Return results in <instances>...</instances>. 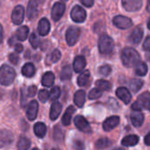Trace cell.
<instances>
[{
	"mask_svg": "<svg viewBox=\"0 0 150 150\" xmlns=\"http://www.w3.org/2000/svg\"><path fill=\"white\" fill-rule=\"evenodd\" d=\"M140 60L139 53L133 47H125L121 52V61L127 68L134 67Z\"/></svg>",
	"mask_w": 150,
	"mask_h": 150,
	"instance_id": "cell-1",
	"label": "cell"
},
{
	"mask_svg": "<svg viewBox=\"0 0 150 150\" xmlns=\"http://www.w3.org/2000/svg\"><path fill=\"white\" fill-rule=\"evenodd\" d=\"M16 76L15 70L9 65L4 64L0 68V83L4 86L11 85Z\"/></svg>",
	"mask_w": 150,
	"mask_h": 150,
	"instance_id": "cell-2",
	"label": "cell"
},
{
	"mask_svg": "<svg viewBox=\"0 0 150 150\" xmlns=\"http://www.w3.org/2000/svg\"><path fill=\"white\" fill-rule=\"evenodd\" d=\"M114 47L113 40L107 34H102L98 40V49L101 54H108L112 52Z\"/></svg>",
	"mask_w": 150,
	"mask_h": 150,
	"instance_id": "cell-3",
	"label": "cell"
},
{
	"mask_svg": "<svg viewBox=\"0 0 150 150\" xmlns=\"http://www.w3.org/2000/svg\"><path fill=\"white\" fill-rule=\"evenodd\" d=\"M144 108L150 112V93L149 91L140 95L138 99L132 105L134 111H142Z\"/></svg>",
	"mask_w": 150,
	"mask_h": 150,
	"instance_id": "cell-4",
	"label": "cell"
},
{
	"mask_svg": "<svg viewBox=\"0 0 150 150\" xmlns=\"http://www.w3.org/2000/svg\"><path fill=\"white\" fill-rule=\"evenodd\" d=\"M81 30L76 26H70L66 32V40L69 46H74L80 36Z\"/></svg>",
	"mask_w": 150,
	"mask_h": 150,
	"instance_id": "cell-5",
	"label": "cell"
},
{
	"mask_svg": "<svg viewBox=\"0 0 150 150\" xmlns=\"http://www.w3.org/2000/svg\"><path fill=\"white\" fill-rule=\"evenodd\" d=\"M112 22H113V25L120 29H128L132 27L133 25L132 19L122 15H118L114 17Z\"/></svg>",
	"mask_w": 150,
	"mask_h": 150,
	"instance_id": "cell-6",
	"label": "cell"
},
{
	"mask_svg": "<svg viewBox=\"0 0 150 150\" xmlns=\"http://www.w3.org/2000/svg\"><path fill=\"white\" fill-rule=\"evenodd\" d=\"M14 140L13 133L8 129L0 130V148H5L10 146Z\"/></svg>",
	"mask_w": 150,
	"mask_h": 150,
	"instance_id": "cell-7",
	"label": "cell"
},
{
	"mask_svg": "<svg viewBox=\"0 0 150 150\" xmlns=\"http://www.w3.org/2000/svg\"><path fill=\"white\" fill-rule=\"evenodd\" d=\"M70 17H71L73 21H75L76 23H82L86 18V11L81 6L76 5L71 10Z\"/></svg>",
	"mask_w": 150,
	"mask_h": 150,
	"instance_id": "cell-8",
	"label": "cell"
},
{
	"mask_svg": "<svg viewBox=\"0 0 150 150\" xmlns=\"http://www.w3.org/2000/svg\"><path fill=\"white\" fill-rule=\"evenodd\" d=\"M74 123L76 125V127L82 132L83 133H91V127L89 124V122L87 121V120L81 116V115H77L75 119H74Z\"/></svg>",
	"mask_w": 150,
	"mask_h": 150,
	"instance_id": "cell-9",
	"label": "cell"
},
{
	"mask_svg": "<svg viewBox=\"0 0 150 150\" xmlns=\"http://www.w3.org/2000/svg\"><path fill=\"white\" fill-rule=\"evenodd\" d=\"M122 6L127 11H137L142 7V0H122Z\"/></svg>",
	"mask_w": 150,
	"mask_h": 150,
	"instance_id": "cell-10",
	"label": "cell"
},
{
	"mask_svg": "<svg viewBox=\"0 0 150 150\" xmlns=\"http://www.w3.org/2000/svg\"><path fill=\"white\" fill-rule=\"evenodd\" d=\"M24 17H25L24 7L22 5H17L16 7H14L11 14L12 22L15 25H20L24 20Z\"/></svg>",
	"mask_w": 150,
	"mask_h": 150,
	"instance_id": "cell-11",
	"label": "cell"
},
{
	"mask_svg": "<svg viewBox=\"0 0 150 150\" xmlns=\"http://www.w3.org/2000/svg\"><path fill=\"white\" fill-rule=\"evenodd\" d=\"M64 11H65V5L63 3L58 2V3L54 4L52 8V11H51L52 18L54 21H58L62 17Z\"/></svg>",
	"mask_w": 150,
	"mask_h": 150,
	"instance_id": "cell-12",
	"label": "cell"
},
{
	"mask_svg": "<svg viewBox=\"0 0 150 150\" xmlns=\"http://www.w3.org/2000/svg\"><path fill=\"white\" fill-rule=\"evenodd\" d=\"M39 111V105L36 100H33L29 103L27 110H26V117L29 120H34L37 118Z\"/></svg>",
	"mask_w": 150,
	"mask_h": 150,
	"instance_id": "cell-13",
	"label": "cell"
},
{
	"mask_svg": "<svg viewBox=\"0 0 150 150\" xmlns=\"http://www.w3.org/2000/svg\"><path fill=\"white\" fill-rule=\"evenodd\" d=\"M120 117L119 116H112L108 119H106L105 120V122L103 123V128L105 131L106 132H109V131H112V129H114L116 127L119 126L120 124Z\"/></svg>",
	"mask_w": 150,
	"mask_h": 150,
	"instance_id": "cell-14",
	"label": "cell"
},
{
	"mask_svg": "<svg viewBox=\"0 0 150 150\" xmlns=\"http://www.w3.org/2000/svg\"><path fill=\"white\" fill-rule=\"evenodd\" d=\"M116 95L126 105L129 104L131 102V100H132V96H131L130 91L127 88H125V87H120V88H118L117 91H116Z\"/></svg>",
	"mask_w": 150,
	"mask_h": 150,
	"instance_id": "cell-15",
	"label": "cell"
},
{
	"mask_svg": "<svg viewBox=\"0 0 150 150\" xmlns=\"http://www.w3.org/2000/svg\"><path fill=\"white\" fill-rule=\"evenodd\" d=\"M130 119L134 127H140L144 122V114L141 111H134L130 115Z\"/></svg>",
	"mask_w": 150,
	"mask_h": 150,
	"instance_id": "cell-16",
	"label": "cell"
},
{
	"mask_svg": "<svg viewBox=\"0 0 150 150\" xmlns=\"http://www.w3.org/2000/svg\"><path fill=\"white\" fill-rule=\"evenodd\" d=\"M142 37H143V29L141 26H138L134 29V31L132 32L129 37V40L133 44L138 45L142 41Z\"/></svg>",
	"mask_w": 150,
	"mask_h": 150,
	"instance_id": "cell-17",
	"label": "cell"
},
{
	"mask_svg": "<svg viewBox=\"0 0 150 150\" xmlns=\"http://www.w3.org/2000/svg\"><path fill=\"white\" fill-rule=\"evenodd\" d=\"M38 13V4L35 0H30L27 5V18L30 20L34 19Z\"/></svg>",
	"mask_w": 150,
	"mask_h": 150,
	"instance_id": "cell-18",
	"label": "cell"
},
{
	"mask_svg": "<svg viewBox=\"0 0 150 150\" xmlns=\"http://www.w3.org/2000/svg\"><path fill=\"white\" fill-rule=\"evenodd\" d=\"M38 31H39V33L41 36H46L49 33V31H50V23L46 18H41L40 20L39 25H38Z\"/></svg>",
	"mask_w": 150,
	"mask_h": 150,
	"instance_id": "cell-19",
	"label": "cell"
},
{
	"mask_svg": "<svg viewBox=\"0 0 150 150\" xmlns=\"http://www.w3.org/2000/svg\"><path fill=\"white\" fill-rule=\"evenodd\" d=\"M86 66V60L83 55H78L75 58L74 63H73V68L74 70L76 73L82 72Z\"/></svg>",
	"mask_w": 150,
	"mask_h": 150,
	"instance_id": "cell-20",
	"label": "cell"
},
{
	"mask_svg": "<svg viewBox=\"0 0 150 150\" xmlns=\"http://www.w3.org/2000/svg\"><path fill=\"white\" fill-rule=\"evenodd\" d=\"M140 141V138L138 135L135 134H131V135H127L126 136L122 141H121V144L125 147H134L135 145L138 144Z\"/></svg>",
	"mask_w": 150,
	"mask_h": 150,
	"instance_id": "cell-21",
	"label": "cell"
},
{
	"mask_svg": "<svg viewBox=\"0 0 150 150\" xmlns=\"http://www.w3.org/2000/svg\"><path fill=\"white\" fill-rule=\"evenodd\" d=\"M62 106L61 103H59L57 101H54L53 103V105L51 106V110H50V115H49L50 119L52 120H55L59 117V115L62 112Z\"/></svg>",
	"mask_w": 150,
	"mask_h": 150,
	"instance_id": "cell-22",
	"label": "cell"
},
{
	"mask_svg": "<svg viewBox=\"0 0 150 150\" xmlns=\"http://www.w3.org/2000/svg\"><path fill=\"white\" fill-rule=\"evenodd\" d=\"M75 112H76V109L72 105H70L67 108V110L65 111V112L62 116V122L63 126H69L70 124L72 115L74 114Z\"/></svg>",
	"mask_w": 150,
	"mask_h": 150,
	"instance_id": "cell-23",
	"label": "cell"
},
{
	"mask_svg": "<svg viewBox=\"0 0 150 150\" xmlns=\"http://www.w3.org/2000/svg\"><path fill=\"white\" fill-rule=\"evenodd\" d=\"M34 134L39 138H43L47 134V127L43 122H37L33 127Z\"/></svg>",
	"mask_w": 150,
	"mask_h": 150,
	"instance_id": "cell-24",
	"label": "cell"
},
{
	"mask_svg": "<svg viewBox=\"0 0 150 150\" xmlns=\"http://www.w3.org/2000/svg\"><path fill=\"white\" fill-rule=\"evenodd\" d=\"M54 75L53 72H46L41 79V83L45 87H50L54 84Z\"/></svg>",
	"mask_w": 150,
	"mask_h": 150,
	"instance_id": "cell-25",
	"label": "cell"
},
{
	"mask_svg": "<svg viewBox=\"0 0 150 150\" xmlns=\"http://www.w3.org/2000/svg\"><path fill=\"white\" fill-rule=\"evenodd\" d=\"M74 102L78 107H83L85 103V91L83 90H79L75 93Z\"/></svg>",
	"mask_w": 150,
	"mask_h": 150,
	"instance_id": "cell-26",
	"label": "cell"
},
{
	"mask_svg": "<svg viewBox=\"0 0 150 150\" xmlns=\"http://www.w3.org/2000/svg\"><path fill=\"white\" fill-rule=\"evenodd\" d=\"M22 74L26 77H32L35 74V68L33 63H25L22 68Z\"/></svg>",
	"mask_w": 150,
	"mask_h": 150,
	"instance_id": "cell-27",
	"label": "cell"
},
{
	"mask_svg": "<svg viewBox=\"0 0 150 150\" xmlns=\"http://www.w3.org/2000/svg\"><path fill=\"white\" fill-rule=\"evenodd\" d=\"M90 77H91V74L89 70H84L83 73H81V75L78 76L77 79V83L79 86L83 87V86H86L90 81Z\"/></svg>",
	"mask_w": 150,
	"mask_h": 150,
	"instance_id": "cell-28",
	"label": "cell"
},
{
	"mask_svg": "<svg viewBox=\"0 0 150 150\" xmlns=\"http://www.w3.org/2000/svg\"><path fill=\"white\" fill-rule=\"evenodd\" d=\"M30 146H31V141L25 136H21L18 142L17 149L18 150H28Z\"/></svg>",
	"mask_w": 150,
	"mask_h": 150,
	"instance_id": "cell-29",
	"label": "cell"
},
{
	"mask_svg": "<svg viewBox=\"0 0 150 150\" xmlns=\"http://www.w3.org/2000/svg\"><path fill=\"white\" fill-rule=\"evenodd\" d=\"M28 33H29V28L25 25L24 26H21L19 27L17 32H16V37L18 40H21V41H24L26 40L27 36H28Z\"/></svg>",
	"mask_w": 150,
	"mask_h": 150,
	"instance_id": "cell-30",
	"label": "cell"
},
{
	"mask_svg": "<svg viewBox=\"0 0 150 150\" xmlns=\"http://www.w3.org/2000/svg\"><path fill=\"white\" fill-rule=\"evenodd\" d=\"M134 67H135V73L140 76H144L148 73V66L145 62H139Z\"/></svg>",
	"mask_w": 150,
	"mask_h": 150,
	"instance_id": "cell-31",
	"label": "cell"
},
{
	"mask_svg": "<svg viewBox=\"0 0 150 150\" xmlns=\"http://www.w3.org/2000/svg\"><path fill=\"white\" fill-rule=\"evenodd\" d=\"M143 84L144 83L141 79H132L129 83V87L133 92H137L142 88Z\"/></svg>",
	"mask_w": 150,
	"mask_h": 150,
	"instance_id": "cell-32",
	"label": "cell"
},
{
	"mask_svg": "<svg viewBox=\"0 0 150 150\" xmlns=\"http://www.w3.org/2000/svg\"><path fill=\"white\" fill-rule=\"evenodd\" d=\"M112 145V141L108 138H101L98 140L95 143V148L97 149H105Z\"/></svg>",
	"mask_w": 150,
	"mask_h": 150,
	"instance_id": "cell-33",
	"label": "cell"
},
{
	"mask_svg": "<svg viewBox=\"0 0 150 150\" xmlns=\"http://www.w3.org/2000/svg\"><path fill=\"white\" fill-rule=\"evenodd\" d=\"M96 86L98 90L104 91H109L112 88V84L109 81L104 80V79H100L98 80L96 82Z\"/></svg>",
	"mask_w": 150,
	"mask_h": 150,
	"instance_id": "cell-34",
	"label": "cell"
},
{
	"mask_svg": "<svg viewBox=\"0 0 150 150\" xmlns=\"http://www.w3.org/2000/svg\"><path fill=\"white\" fill-rule=\"evenodd\" d=\"M71 76H72V69H71L70 66L67 65V66L63 67V69L61 72V75H60L61 80H62V81L69 80L71 78Z\"/></svg>",
	"mask_w": 150,
	"mask_h": 150,
	"instance_id": "cell-35",
	"label": "cell"
},
{
	"mask_svg": "<svg viewBox=\"0 0 150 150\" xmlns=\"http://www.w3.org/2000/svg\"><path fill=\"white\" fill-rule=\"evenodd\" d=\"M61 95V89L59 87H54L49 93V100L52 102L56 101Z\"/></svg>",
	"mask_w": 150,
	"mask_h": 150,
	"instance_id": "cell-36",
	"label": "cell"
},
{
	"mask_svg": "<svg viewBox=\"0 0 150 150\" xmlns=\"http://www.w3.org/2000/svg\"><path fill=\"white\" fill-rule=\"evenodd\" d=\"M103 94V91L98 90V88H95V89H92L90 93H89V98L90 99H98Z\"/></svg>",
	"mask_w": 150,
	"mask_h": 150,
	"instance_id": "cell-37",
	"label": "cell"
},
{
	"mask_svg": "<svg viewBox=\"0 0 150 150\" xmlns=\"http://www.w3.org/2000/svg\"><path fill=\"white\" fill-rule=\"evenodd\" d=\"M54 139L57 142H61L63 139V133L58 126L54 128Z\"/></svg>",
	"mask_w": 150,
	"mask_h": 150,
	"instance_id": "cell-38",
	"label": "cell"
},
{
	"mask_svg": "<svg viewBox=\"0 0 150 150\" xmlns=\"http://www.w3.org/2000/svg\"><path fill=\"white\" fill-rule=\"evenodd\" d=\"M98 72H99V74L100 75H102V76H109L110 74H111V72H112V68H111V66H109V65H103V66H101L99 69H98Z\"/></svg>",
	"mask_w": 150,
	"mask_h": 150,
	"instance_id": "cell-39",
	"label": "cell"
},
{
	"mask_svg": "<svg viewBox=\"0 0 150 150\" xmlns=\"http://www.w3.org/2000/svg\"><path fill=\"white\" fill-rule=\"evenodd\" d=\"M29 40H30V43H31V45H32V47L33 48H37L39 47V45H40V40L38 38V36L34 33L31 34Z\"/></svg>",
	"mask_w": 150,
	"mask_h": 150,
	"instance_id": "cell-40",
	"label": "cell"
},
{
	"mask_svg": "<svg viewBox=\"0 0 150 150\" xmlns=\"http://www.w3.org/2000/svg\"><path fill=\"white\" fill-rule=\"evenodd\" d=\"M49 98V93L47 90H41L39 92V99L42 102V103H46L47 101Z\"/></svg>",
	"mask_w": 150,
	"mask_h": 150,
	"instance_id": "cell-41",
	"label": "cell"
},
{
	"mask_svg": "<svg viewBox=\"0 0 150 150\" xmlns=\"http://www.w3.org/2000/svg\"><path fill=\"white\" fill-rule=\"evenodd\" d=\"M61 56H62L61 52H60L58 49L54 50L53 53L51 54V56H50V58H51V62H57L61 59Z\"/></svg>",
	"mask_w": 150,
	"mask_h": 150,
	"instance_id": "cell-42",
	"label": "cell"
},
{
	"mask_svg": "<svg viewBox=\"0 0 150 150\" xmlns=\"http://www.w3.org/2000/svg\"><path fill=\"white\" fill-rule=\"evenodd\" d=\"M73 149L75 150H84L85 146H84V143L82 141L76 140L73 142Z\"/></svg>",
	"mask_w": 150,
	"mask_h": 150,
	"instance_id": "cell-43",
	"label": "cell"
},
{
	"mask_svg": "<svg viewBox=\"0 0 150 150\" xmlns=\"http://www.w3.org/2000/svg\"><path fill=\"white\" fill-rule=\"evenodd\" d=\"M36 91H37V87H36L35 85H32V86H30V87L28 88V90H27V96L33 98V97L35 96Z\"/></svg>",
	"mask_w": 150,
	"mask_h": 150,
	"instance_id": "cell-44",
	"label": "cell"
},
{
	"mask_svg": "<svg viewBox=\"0 0 150 150\" xmlns=\"http://www.w3.org/2000/svg\"><path fill=\"white\" fill-rule=\"evenodd\" d=\"M18 55L17 54H11L9 55V61L12 63V64H18Z\"/></svg>",
	"mask_w": 150,
	"mask_h": 150,
	"instance_id": "cell-45",
	"label": "cell"
},
{
	"mask_svg": "<svg viewBox=\"0 0 150 150\" xmlns=\"http://www.w3.org/2000/svg\"><path fill=\"white\" fill-rule=\"evenodd\" d=\"M142 47H143V49L144 50H146L148 52H150V35L146 38V40H145Z\"/></svg>",
	"mask_w": 150,
	"mask_h": 150,
	"instance_id": "cell-46",
	"label": "cell"
},
{
	"mask_svg": "<svg viewBox=\"0 0 150 150\" xmlns=\"http://www.w3.org/2000/svg\"><path fill=\"white\" fill-rule=\"evenodd\" d=\"M80 1L86 7H91L94 4V0H80Z\"/></svg>",
	"mask_w": 150,
	"mask_h": 150,
	"instance_id": "cell-47",
	"label": "cell"
},
{
	"mask_svg": "<svg viewBox=\"0 0 150 150\" xmlns=\"http://www.w3.org/2000/svg\"><path fill=\"white\" fill-rule=\"evenodd\" d=\"M144 142L147 146H150V132H149L146 134V136L144 138Z\"/></svg>",
	"mask_w": 150,
	"mask_h": 150,
	"instance_id": "cell-48",
	"label": "cell"
},
{
	"mask_svg": "<svg viewBox=\"0 0 150 150\" xmlns=\"http://www.w3.org/2000/svg\"><path fill=\"white\" fill-rule=\"evenodd\" d=\"M15 50L17 53H21L23 51V46L21 44H16L15 45Z\"/></svg>",
	"mask_w": 150,
	"mask_h": 150,
	"instance_id": "cell-49",
	"label": "cell"
},
{
	"mask_svg": "<svg viewBox=\"0 0 150 150\" xmlns=\"http://www.w3.org/2000/svg\"><path fill=\"white\" fill-rule=\"evenodd\" d=\"M3 39H4V30H3L2 25L0 24V43H2Z\"/></svg>",
	"mask_w": 150,
	"mask_h": 150,
	"instance_id": "cell-50",
	"label": "cell"
},
{
	"mask_svg": "<svg viewBox=\"0 0 150 150\" xmlns=\"http://www.w3.org/2000/svg\"><path fill=\"white\" fill-rule=\"evenodd\" d=\"M147 10L149 12H150V0H148L147 2Z\"/></svg>",
	"mask_w": 150,
	"mask_h": 150,
	"instance_id": "cell-51",
	"label": "cell"
},
{
	"mask_svg": "<svg viewBox=\"0 0 150 150\" xmlns=\"http://www.w3.org/2000/svg\"><path fill=\"white\" fill-rule=\"evenodd\" d=\"M35 1L37 2V4H42L45 2V0H35Z\"/></svg>",
	"mask_w": 150,
	"mask_h": 150,
	"instance_id": "cell-52",
	"label": "cell"
},
{
	"mask_svg": "<svg viewBox=\"0 0 150 150\" xmlns=\"http://www.w3.org/2000/svg\"><path fill=\"white\" fill-rule=\"evenodd\" d=\"M112 150H126L125 149H123V148H117V149H114Z\"/></svg>",
	"mask_w": 150,
	"mask_h": 150,
	"instance_id": "cell-53",
	"label": "cell"
},
{
	"mask_svg": "<svg viewBox=\"0 0 150 150\" xmlns=\"http://www.w3.org/2000/svg\"><path fill=\"white\" fill-rule=\"evenodd\" d=\"M148 28L150 30V18L149 19V21H148Z\"/></svg>",
	"mask_w": 150,
	"mask_h": 150,
	"instance_id": "cell-54",
	"label": "cell"
},
{
	"mask_svg": "<svg viewBox=\"0 0 150 150\" xmlns=\"http://www.w3.org/2000/svg\"><path fill=\"white\" fill-rule=\"evenodd\" d=\"M147 59H148V60H149V61L150 62V54H149V55H148V56H147Z\"/></svg>",
	"mask_w": 150,
	"mask_h": 150,
	"instance_id": "cell-55",
	"label": "cell"
},
{
	"mask_svg": "<svg viewBox=\"0 0 150 150\" xmlns=\"http://www.w3.org/2000/svg\"><path fill=\"white\" fill-rule=\"evenodd\" d=\"M52 150H61V149H53Z\"/></svg>",
	"mask_w": 150,
	"mask_h": 150,
	"instance_id": "cell-56",
	"label": "cell"
},
{
	"mask_svg": "<svg viewBox=\"0 0 150 150\" xmlns=\"http://www.w3.org/2000/svg\"><path fill=\"white\" fill-rule=\"evenodd\" d=\"M62 2H67L68 0H62Z\"/></svg>",
	"mask_w": 150,
	"mask_h": 150,
	"instance_id": "cell-57",
	"label": "cell"
},
{
	"mask_svg": "<svg viewBox=\"0 0 150 150\" xmlns=\"http://www.w3.org/2000/svg\"><path fill=\"white\" fill-rule=\"evenodd\" d=\"M32 150H40L39 149H32Z\"/></svg>",
	"mask_w": 150,
	"mask_h": 150,
	"instance_id": "cell-58",
	"label": "cell"
}]
</instances>
